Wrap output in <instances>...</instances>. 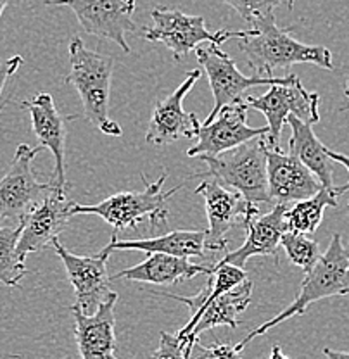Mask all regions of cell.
Instances as JSON below:
<instances>
[{
    "label": "cell",
    "instance_id": "1",
    "mask_svg": "<svg viewBox=\"0 0 349 359\" xmlns=\"http://www.w3.org/2000/svg\"><path fill=\"white\" fill-rule=\"evenodd\" d=\"M292 29L294 28H280L275 16L268 14L251 22L246 36L237 39V45L246 55L247 65L258 76L272 78V73L275 71L303 62L334 69L332 52L327 47L298 42L291 36Z\"/></svg>",
    "mask_w": 349,
    "mask_h": 359
},
{
    "label": "cell",
    "instance_id": "2",
    "mask_svg": "<svg viewBox=\"0 0 349 359\" xmlns=\"http://www.w3.org/2000/svg\"><path fill=\"white\" fill-rule=\"evenodd\" d=\"M114 59L90 50L80 36L70 42V73L65 80L80 95L85 116L107 137H121L123 128L110 119V95Z\"/></svg>",
    "mask_w": 349,
    "mask_h": 359
},
{
    "label": "cell",
    "instance_id": "3",
    "mask_svg": "<svg viewBox=\"0 0 349 359\" xmlns=\"http://www.w3.org/2000/svg\"><path fill=\"white\" fill-rule=\"evenodd\" d=\"M349 294V249L343 245L341 235H332L327 252L322 254L320 259L317 261L313 268L305 275L301 287H299L298 297L284 309L282 313L277 314L272 320L265 321L258 328H254L246 339L235 344L237 351L242 353L244 347L256 339L258 335H265L266 332L272 330L273 327L280 325L289 318L301 316L308 311L313 302L322 301V299L337 297V295Z\"/></svg>",
    "mask_w": 349,
    "mask_h": 359
},
{
    "label": "cell",
    "instance_id": "4",
    "mask_svg": "<svg viewBox=\"0 0 349 359\" xmlns=\"http://www.w3.org/2000/svg\"><path fill=\"white\" fill-rule=\"evenodd\" d=\"M266 151L268 144L265 137H258L218 156H201L199 159L204 161L208 170L196 177L216 180L254 205L266 204L272 202L268 192Z\"/></svg>",
    "mask_w": 349,
    "mask_h": 359
},
{
    "label": "cell",
    "instance_id": "5",
    "mask_svg": "<svg viewBox=\"0 0 349 359\" xmlns=\"http://www.w3.org/2000/svg\"><path fill=\"white\" fill-rule=\"evenodd\" d=\"M166 178L168 175L163 173L156 182H147L145 175H142L144 190L140 192H119L93 205L74 204L71 215L99 216L114 228V235L129 228H137L144 218H149L152 226H161L168 219V199L182 189L175 187L171 190H164Z\"/></svg>",
    "mask_w": 349,
    "mask_h": 359
},
{
    "label": "cell",
    "instance_id": "6",
    "mask_svg": "<svg viewBox=\"0 0 349 359\" xmlns=\"http://www.w3.org/2000/svg\"><path fill=\"white\" fill-rule=\"evenodd\" d=\"M152 26L144 29V39L147 42H161L166 45L173 54L175 61L180 62L189 52L196 50L201 43L209 42L213 45H223L230 39H242L247 29L228 32L218 29L209 32L202 16H189L182 11L170 7H156L151 13Z\"/></svg>",
    "mask_w": 349,
    "mask_h": 359
},
{
    "label": "cell",
    "instance_id": "7",
    "mask_svg": "<svg viewBox=\"0 0 349 359\" xmlns=\"http://www.w3.org/2000/svg\"><path fill=\"white\" fill-rule=\"evenodd\" d=\"M244 102L251 109L260 111L266 118V123H268L266 126L270 132L265 135V140L270 149H280L282 128L291 114L308 125L320 121V114H318L320 97L315 92H308L299 78H296L289 85H272L266 93L260 97H246Z\"/></svg>",
    "mask_w": 349,
    "mask_h": 359
},
{
    "label": "cell",
    "instance_id": "8",
    "mask_svg": "<svg viewBox=\"0 0 349 359\" xmlns=\"http://www.w3.org/2000/svg\"><path fill=\"white\" fill-rule=\"evenodd\" d=\"M44 147L18 145L7 173L0 178V219L21 223L22 218L54 189L51 182H40L33 170V161Z\"/></svg>",
    "mask_w": 349,
    "mask_h": 359
},
{
    "label": "cell",
    "instance_id": "9",
    "mask_svg": "<svg viewBox=\"0 0 349 359\" xmlns=\"http://www.w3.org/2000/svg\"><path fill=\"white\" fill-rule=\"evenodd\" d=\"M196 57L199 65L208 74L209 87H211L213 97H215V106L202 125L211 123L225 106L242 99V93L247 88L261 87V85H270V87L272 85H289L298 78L296 74H289L285 78H266L258 76V74L246 76V74L240 73L234 59L225 54L223 50H220L218 45L213 43L208 47H197Z\"/></svg>",
    "mask_w": 349,
    "mask_h": 359
},
{
    "label": "cell",
    "instance_id": "10",
    "mask_svg": "<svg viewBox=\"0 0 349 359\" xmlns=\"http://www.w3.org/2000/svg\"><path fill=\"white\" fill-rule=\"evenodd\" d=\"M45 6H66L77 14L81 28L100 40H111L130 54L126 33L135 32V0H45Z\"/></svg>",
    "mask_w": 349,
    "mask_h": 359
},
{
    "label": "cell",
    "instance_id": "11",
    "mask_svg": "<svg viewBox=\"0 0 349 359\" xmlns=\"http://www.w3.org/2000/svg\"><path fill=\"white\" fill-rule=\"evenodd\" d=\"M196 194L204 197L208 215V238L206 247L211 252H220L228 247L227 233L234 226H246L247 222L258 216L260 208L247 202L235 190L221 185L216 180H202Z\"/></svg>",
    "mask_w": 349,
    "mask_h": 359
},
{
    "label": "cell",
    "instance_id": "12",
    "mask_svg": "<svg viewBox=\"0 0 349 359\" xmlns=\"http://www.w3.org/2000/svg\"><path fill=\"white\" fill-rule=\"evenodd\" d=\"M55 254L65 264L67 278L73 285L77 304L73 308L85 314L96 313L103 302L111 299L116 292L111 290V276L107 275L110 256L100 250L96 256H77L58 241L52 242Z\"/></svg>",
    "mask_w": 349,
    "mask_h": 359
},
{
    "label": "cell",
    "instance_id": "13",
    "mask_svg": "<svg viewBox=\"0 0 349 359\" xmlns=\"http://www.w3.org/2000/svg\"><path fill=\"white\" fill-rule=\"evenodd\" d=\"M74 202L67 199V189H52L39 205L32 209L21 222V237L18 242V254L22 261L32 252L44 250L67 228L73 218L71 209Z\"/></svg>",
    "mask_w": 349,
    "mask_h": 359
},
{
    "label": "cell",
    "instance_id": "14",
    "mask_svg": "<svg viewBox=\"0 0 349 359\" xmlns=\"http://www.w3.org/2000/svg\"><path fill=\"white\" fill-rule=\"evenodd\" d=\"M247 104L242 99L228 104L221 109L216 118L208 125H202L197 133V144L187 151L189 157L218 156L230 149L239 147L253 138L268 135V126L265 128H251L247 125Z\"/></svg>",
    "mask_w": 349,
    "mask_h": 359
},
{
    "label": "cell",
    "instance_id": "15",
    "mask_svg": "<svg viewBox=\"0 0 349 359\" xmlns=\"http://www.w3.org/2000/svg\"><path fill=\"white\" fill-rule=\"evenodd\" d=\"M201 69L187 73L185 80L166 99L157 100L154 106L151 121H149L145 140L152 145H168L180 138H197L201 121L194 112L183 109V100L197 83Z\"/></svg>",
    "mask_w": 349,
    "mask_h": 359
},
{
    "label": "cell",
    "instance_id": "16",
    "mask_svg": "<svg viewBox=\"0 0 349 359\" xmlns=\"http://www.w3.org/2000/svg\"><path fill=\"white\" fill-rule=\"evenodd\" d=\"M21 107L29 112L33 133L40 140V147L48 149L54 156L55 168L51 177V183L55 189H67L65 161L67 119L62 118L61 112L58 111L51 93H39L33 99L22 100Z\"/></svg>",
    "mask_w": 349,
    "mask_h": 359
},
{
    "label": "cell",
    "instance_id": "17",
    "mask_svg": "<svg viewBox=\"0 0 349 359\" xmlns=\"http://www.w3.org/2000/svg\"><path fill=\"white\" fill-rule=\"evenodd\" d=\"M268 159V192L270 199L277 204L289 205L291 202L305 201L320 192L324 187L310 170L291 154H284L280 149L266 151Z\"/></svg>",
    "mask_w": 349,
    "mask_h": 359
},
{
    "label": "cell",
    "instance_id": "18",
    "mask_svg": "<svg viewBox=\"0 0 349 359\" xmlns=\"http://www.w3.org/2000/svg\"><path fill=\"white\" fill-rule=\"evenodd\" d=\"M253 282L244 280L237 287L216 297L211 304L206 306L197 316H194L182 330H178V340H182L190 351L197 346L202 332L213 330L216 327H239V314L244 313L253 297Z\"/></svg>",
    "mask_w": 349,
    "mask_h": 359
},
{
    "label": "cell",
    "instance_id": "19",
    "mask_svg": "<svg viewBox=\"0 0 349 359\" xmlns=\"http://www.w3.org/2000/svg\"><path fill=\"white\" fill-rule=\"evenodd\" d=\"M116 301H118V294L103 302L92 314H85L73 306L70 308L74 318V339H77L81 359H118L114 354Z\"/></svg>",
    "mask_w": 349,
    "mask_h": 359
},
{
    "label": "cell",
    "instance_id": "20",
    "mask_svg": "<svg viewBox=\"0 0 349 359\" xmlns=\"http://www.w3.org/2000/svg\"><path fill=\"white\" fill-rule=\"evenodd\" d=\"M289 205L275 204V208L263 216H254L244 228L247 230V238L244 245L228 252L218 264H234L244 268L249 257L273 256L279 261V247L282 235L287 231L285 211Z\"/></svg>",
    "mask_w": 349,
    "mask_h": 359
},
{
    "label": "cell",
    "instance_id": "21",
    "mask_svg": "<svg viewBox=\"0 0 349 359\" xmlns=\"http://www.w3.org/2000/svg\"><path fill=\"white\" fill-rule=\"evenodd\" d=\"M213 264H194L187 257H176L170 254H149V257L137 266L118 271L111 280H133V282L154 283V285H171L197 275H209Z\"/></svg>",
    "mask_w": 349,
    "mask_h": 359
},
{
    "label": "cell",
    "instance_id": "22",
    "mask_svg": "<svg viewBox=\"0 0 349 359\" xmlns=\"http://www.w3.org/2000/svg\"><path fill=\"white\" fill-rule=\"evenodd\" d=\"M206 230H175L166 235L152 238H137V241H118L112 233L111 242L103 249L106 256L118 250H142L147 254H170L176 257H204L206 256Z\"/></svg>",
    "mask_w": 349,
    "mask_h": 359
},
{
    "label": "cell",
    "instance_id": "23",
    "mask_svg": "<svg viewBox=\"0 0 349 359\" xmlns=\"http://www.w3.org/2000/svg\"><path fill=\"white\" fill-rule=\"evenodd\" d=\"M291 126L289 154L298 157L303 164L318 178L324 189H334V161L329 157V149L322 144L308 123L296 116H289Z\"/></svg>",
    "mask_w": 349,
    "mask_h": 359
},
{
    "label": "cell",
    "instance_id": "24",
    "mask_svg": "<svg viewBox=\"0 0 349 359\" xmlns=\"http://www.w3.org/2000/svg\"><path fill=\"white\" fill-rule=\"evenodd\" d=\"M244 280H247V273L244 268L234 266V264L215 263L213 264V271L208 275V282H206L204 289L199 292L197 295H194V297H182V295L176 294H166V292H163L161 295L183 302V304L192 311L194 318L197 316L206 306L211 304L216 297H220L221 294L237 287L239 283L244 282Z\"/></svg>",
    "mask_w": 349,
    "mask_h": 359
},
{
    "label": "cell",
    "instance_id": "25",
    "mask_svg": "<svg viewBox=\"0 0 349 359\" xmlns=\"http://www.w3.org/2000/svg\"><path fill=\"white\" fill-rule=\"evenodd\" d=\"M327 208H337V194L334 189H322L305 201L294 202V205L285 211L287 230L305 235L315 233Z\"/></svg>",
    "mask_w": 349,
    "mask_h": 359
},
{
    "label": "cell",
    "instance_id": "26",
    "mask_svg": "<svg viewBox=\"0 0 349 359\" xmlns=\"http://www.w3.org/2000/svg\"><path fill=\"white\" fill-rule=\"evenodd\" d=\"M21 228V223L6 226L0 219V283L7 287H18L22 276L28 273L25 261L18 254Z\"/></svg>",
    "mask_w": 349,
    "mask_h": 359
},
{
    "label": "cell",
    "instance_id": "27",
    "mask_svg": "<svg viewBox=\"0 0 349 359\" xmlns=\"http://www.w3.org/2000/svg\"><path fill=\"white\" fill-rule=\"evenodd\" d=\"M280 245L284 247L289 261L294 266L301 268L305 275L317 264V261L322 256L318 242L305 233H298V231H285L282 235V241H280Z\"/></svg>",
    "mask_w": 349,
    "mask_h": 359
},
{
    "label": "cell",
    "instance_id": "28",
    "mask_svg": "<svg viewBox=\"0 0 349 359\" xmlns=\"http://www.w3.org/2000/svg\"><path fill=\"white\" fill-rule=\"evenodd\" d=\"M225 4L237 11V14L247 25L261 18L273 14V9L279 6H287L289 9L294 7L296 0H223Z\"/></svg>",
    "mask_w": 349,
    "mask_h": 359
},
{
    "label": "cell",
    "instance_id": "29",
    "mask_svg": "<svg viewBox=\"0 0 349 359\" xmlns=\"http://www.w3.org/2000/svg\"><path fill=\"white\" fill-rule=\"evenodd\" d=\"M192 351L178 340V337L161 332L159 347L151 354V359H190Z\"/></svg>",
    "mask_w": 349,
    "mask_h": 359
},
{
    "label": "cell",
    "instance_id": "30",
    "mask_svg": "<svg viewBox=\"0 0 349 359\" xmlns=\"http://www.w3.org/2000/svg\"><path fill=\"white\" fill-rule=\"evenodd\" d=\"M197 356L194 359H242V353L237 351L235 344H211V346L202 347L197 342Z\"/></svg>",
    "mask_w": 349,
    "mask_h": 359
},
{
    "label": "cell",
    "instance_id": "31",
    "mask_svg": "<svg viewBox=\"0 0 349 359\" xmlns=\"http://www.w3.org/2000/svg\"><path fill=\"white\" fill-rule=\"evenodd\" d=\"M22 62L25 61H22L21 55H13V57L7 59V61L0 62V112H2V107H4V102H2L4 87H6L7 80H9V78L22 66Z\"/></svg>",
    "mask_w": 349,
    "mask_h": 359
},
{
    "label": "cell",
    "instance_id": "32",
    "mask_svg": "<svg viewBox=\"0 0 349 359\" xmlns=\"http://www.w3.org/2000/svg\"><path fill=\"white\" fill-rule=\"evenodd\" d=\"M329 157L334 161V163H341V164H343V166L349 171V156L339 154V152H334V151H330V149H329ZM334 190H336L337 196H341V194L348 192V190H349V182L344 183V185H341V187H334Z\"/></svg>",
    "mask_w": 349,
    "mask_h": 359
},
{
    "label": "cell",
    "instance_id": "33",
    "mask_svg": "<svg viewBox=\"0 0 349 359\" xmlns=\"http://www.w3.org/2000/svg\"><path fill=\"white\" fill-rule=\"evenodd\" d=\"M324 354L327 356V359H349V353H343V351H334L325 347Z\"/></svg>",
    "mask_w": 349,
    "mask_h": 359
},
{
    "label": "cell",
    "instance_id": "34",
    "mask_svg": "<svg viewBox=\"0 0 349 359\" xmlns=\"http://www.w3.org/2000/svg\"><path fill=\"white\" fill-rule=\"evenodd\" d=\"M268 359H289V358L282 353L280 346H273L272 347V353H270V358Z\"/></svg>",
    "mask_w": 349,
    "mask_h": 359
},
{
    "label": "cell",
    "instance_id": "35",
    "mask_svg": "<svg viewBox=\"0 0 349 359\" xmlns=\"http://www.w3.org/2000/svg\"><path fill=\"white\" fill-rule=\"evenodd\" d=\"M7 4H9V0H0V18H2V14H4V11H6V7H7Z\"/></svg>",
    "mask_w": 349,
    "mask_h": 359
},
{
    "label": "cell",
    "instance_id": "36",
    "mask_svg": "<svg viewBox=\"0 0 349 359\" xmlns=\"http://www.w3.org/2000/svg\"><path fill=\"white\" fill-rule=\"evenodd\" d=\"M344 95H346L348 106H349V76H348V80H346V85H344Z\"/></svg>",
    "mask_w": 349,
    "mask_h": 359
},
{
    "label": "cell",
    "instance_id": "37",
    "mask_svg": "<svg viewBox=\"0 0 349 359\" xmlns=\"http://www.w3.org/2000/svg\"><path fill=\"white\" fill-rule=\"evenodd\" d=\"M0 359H2V358H0ZM61 359H73V358H71V356H65V358H61Z\"/></svg>",
    "mask_w": 349,
    "mask_h": 359
}]
</instances>
